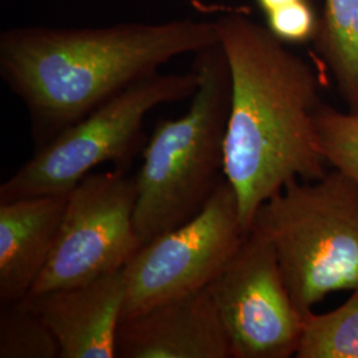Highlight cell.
Here are the masks:
<instances>
[{
	"mask_svg": "<svg viewBox=\"0 0 358 358\" xmlns=\"http://www.w3.org/2000/svg\"><path fill=\"white\" fill-rule=\"evenodd\" d=\"M213 23L231 73L224 177L250 232L260 206L285 186L327 174L316 130L320 77L241 8Z\"/></svg>",
	"mask_w": 358,
	"mask_h": 358,
	"instance_id": "6da1fadb",
	"label": "cell"
},
{
	"mask_svg": "<svg viewBox=\"0 0 358 358\" xmlns=\"http://www.w3.org/2000/svg\"><path fill=\"white\" fill-rule=\"evenodd\" d=\"M217 43L213 20L20 27L0 36V75L24 103L40 146L167 62Z\"/></svg>",
	"mask_w": 358,
	"mask_h": 358,
	"instance_id": "7a4b0ae2",
	"label": "cell"
},
{
	"mask_svg": "<svg viewBox=\"0 0 358 358\" xmlns=\"http://www.w3.org/2000/svg\"><path fill=\"white\" fill-rule=\"evenodd\" d=\"M189 110L157 124L136 177L134 227L142 245L195 217L224 177L231 73L220 43L196 52Z\"/></svg>",
	"mask_w": 358,
	"mask_h": 358,
	"instance_id": "3957f363",
	"label": "cell"
},
{
	"mask_svg": "<svg viewBox=\"0 0 358 358\" xmlns=\"http://www.w3.org/2000/svg\"><path fill=\"white\" fill-rule=\"evenodd\" d=\"M251 230L273 245L304 317L328 294L357 289L358 183L343 171L291 182L260 206Z\"/></svg>",
	"mask_w": 358,
	"mask_h": 358,
	"instance_id": "277c9868",
	"label": "cell"
},
{
	"mask_svg": "<svg viewBox=\"0 0 358 358\" xmlns=\"http://www.w3.org/2000/svg\"><path fill=\"white\" fill-rule=\"evenodd\" d=\"M198 76L161 72L118 93L65 128L0 185V202L38 195H66L103 164L128 170L141 148L146 115L164 103L192 99Z\"/></svg>",
	"mask_w": 358,
	"mask_h": 358,
	"instance_id": "5b68a950",
	"label": "cell"
},
{
	"mask_svg": "<svg viewBox=\"0 0 358 358\" xmlns=\"http://www.w3.org/2000/svg\"><path fill=\"white\" fill-rule=\"evenodd\" d=\"M247 234L238 196L224 179L195 217L143 244L131 256L124 267L127 299L122 320L207 288Z\"/></svg>",
	"mask_w": 358,
	"mask_h": 358,
	"instance_id": "8992f818",
	"label": "cell"
},
{
	"mask_svg": "<svg viewBox=\"0 0 358 358\" xmlns=\"http://www.w3.org/2000/svg\"><path fill=\"white\" fill-rule=\"evenodd\" d=\"M125 171L90 173L68 192L51 257L29 296L122 269L141 248L134 227L137 183Z\"/></svg>",
	"mask_w": 358,
	"mask_h": 358,
	"instance_id": "52a82bcc",
	"label": "cell"
},
{
	"mask_svg": "<svg viewBox=\"0 0 358 358\" xmlns=\"http://www.w3.org/2000/svg\"><path fill=\"white\" fill-rule=\"evenodd\" d=\"M230 341L232 358H288L300 345L304 316L285 285L273 245L250 230L207 285Z\"/></svg>",
	"mask_w": 358,
	"mask_h": 358,
	"instance_id": "ba28073f",
	"label": "cell"
},
{
	"mask_svg": "<svg viewBox=\"0 0 358 358\" xmlns=\"http://www.w3.org/2000/svg\"><path fill=\"white\" fill-rule=\"evenodd\" d=\"M115 358H232L210 292L179 296L121 321Z\"/></svg>",
	"mask_w": 358,
	"mask_h": 358,
	"instance_id": "9c48e42d",
	"label": "cell"
},
{
	"mask_svg": "<svg viewBox=\"0 0 358 358\" xmlns=\"http://www.w3.org/2000/svg\"><path fill=\"white\" fill-rule=\"evenodd\" d=\"M125 299L124 268L27 297L55 334L60 358H115Z\"/></svg>",
	"mask_w": 358,
	"mask_h": 358,
	"instance_id": "30bf717a",
	"label": "cell"
},
{
	"mask_svg": "<svg viewBox=\"0 0 358 358\" xmlns=\"http://www.w3.org/2000/svg\"><path fill=\"white\" fill-rule=\"evenodd\" d=\"M66 199L68 194L0 202V304L31 294L51 257Z\"/></svg>",
	"mask_w": 358,
	"mask_h": 358,
	"instance_id": "8fae6325",
	"label": "cell"
},
{
	"mask_svg": "<svg viewBox=\"0 0 358 358\" xmlns=\"http://www.w3.org/2000/svg\"><path fill=\"white\" fill-rule=\"evenodd\" d=\"M312 41L348 112L358 113V0H324Z\"/></svg>",
	"mask_w": 358,
	"mask_h": 358,
	"instance_id": "7c38bea8",
	"label": "cell"
},
{
	"mask_svg": "<svg viewBox=\"0 0 358 358\" xmlns=\"http://www.w3.org/2000/svg\"><path fill=\"white\" fill-rule=\"evenodd\" d=\"M294 357L358 358V288L343 306L304 317Z\"/></svg>",
	"mask_w": 358,
	"mask_h": 358,
	"instance_id": "4fadbf2b",
	"label": "cell"
},
{
	"mask_svg": "<svg viewBox=\"0 0 358 358\" xmlns=\"http://www.w3.org/2000/svg\"><path fill=\"white\" fill-rule=\"evenodd\" d=\"M0 358H60V346L28 300L0 304Z\"/></svg>",
	"mask_w": 358,
	"mask_h": 358,
	"instance_id": "5bb4252c",
	"label": "cell"
},
{
	"mask_svg": "<svg viewBox=\"0 0 358 358\" xmlns=\"http://www.w3.org/2000/svg\"><path fill=\"white\" fill-rule=\"evenodd\" d=\"M317 145L324 159L358 183V113L321 103L316 113Z\"/></svg>",
	"mask_w": 358,
	"mask_h": 358,
	"instance_id": "9a60e30c",
	"label": "cell"
},
{
	"mask_svg": "<svg viewBox=\"0 0 358 358\" xmlns=\"http://www.w3.org/2000/svg\"><path fill=\"white\" fill-rule=\"evenodd\" d=\"M266 19L271 34L284 44H304L315 38L320 16L308 0H299L266 13Z\"/></svg>",
	"mask_w": 358,
	"mask_h": 358,
	"instance_id": "2e32d148",
	"label": "cell"
},
{
	"mask_svg": "<svg viewBox=\"0 0 358 358\" xmlns=\"http://www.w3.org/2000/svg\"><path fill=\"white\" fill-rule=\"evenodd\" d=\"M294 1H299V0H256V4L259 6V8L263 11V13H272L275 10H279L285 6H289Z\"/></svg>",
	"mask_w": 358,
	"mask_h": 358,
	"instance_id": "e0dca14e",
	"label": "cell"
}]
</instances>
